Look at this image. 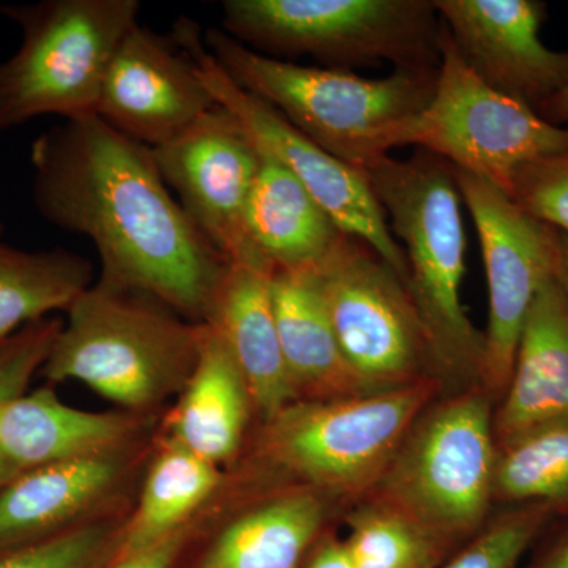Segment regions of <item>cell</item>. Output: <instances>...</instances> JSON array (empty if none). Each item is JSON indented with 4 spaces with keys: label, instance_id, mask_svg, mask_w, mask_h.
Segmentation results:
<instances>
[{
    "label": "cell",
    "instance_id": "1",
    "mask_svg": "<svg viewBox=\"0 0 568 568\" xmlns=\"http://www.w3.org/2000/svg\"><path fill=\"white\" fill-rule=\"evenodd\" d=\"M31 163L37 211L91 239L100 278L151 295L192 323L212 320L230 263L174 200L151 148L91 115L41 133Z\"/></svg>",
    "mask_w": 568,
    "mask_h": 568
},
{
    "label": "cell",
    "instance_id": "2",
    "mask_svg": "<svg viewBox=\"0 0 568 568\" xmlns=\"http://www.w3.org/2000/svg\"><path fill=\"white\" fill-rule=\"evenodd\" d=\"M365 178L405 252L407 290L440 377L446 386L481 387L485 335L462 302L466 235L455 168L418 149L407 160L386 156Z\"/></svg>",
    "mask_w": 568,
    "mask_h": 568
},
{
    "label": "cell",
    "instance_id": "3",
    "mask_svg": "<svg viewBox=\"0 0 568 568\" xmlns=\"http://www.w3.org/2000/svg\"><path fill=\"white\" fill-rule=\"evenodd\" d=\"M65 313L40 375L51 386L78 381L141 416L182 394L207 331L151 295L102 278Z\"/></svg>",
    "mask_w": 568,
    "mask_h": 568
},
{
    "label": "cell",
    "instance_id": "4",
    "mask_svg": "<svg viewBox=\"0 0 568 568\" xmlns=\"http://www.w3.org/2000/svg\"><path fill=\"white\" fill-rule=\"evenodd\" d=\"M204 43L235 84L364 175L388 156L396 126L425 110L439 73L395 69L386 78L368 80L345 69H317L261 54L216 28L205 32Z\"/></svg>",
    "mask_w": 568,
    "mask_h": 568
},
{
    "label": "cell",
    "instance_id": "5",
    "mask_svg": "<svg viewBox=\"0 0 568 568\" xmlns=\"http://www.w3.org/2000/svg\"><path fill=\"white\" fill-rule=\"evenodd\" d=\"M437 377L349 398L297 399L264 422L257 457L332 503L372 495L422 413L444 395Z\"/></svg>",
    "mask_w": 568,
    "mask_h": 568
},
{
    "label": "cell",
    "instance_id": "6",
    "mask_svg": "<svg viewBox=\"0 0 568 568\" xmlns=\"http://www.w3.org/2000/svg\"><path fill=\"white\" fill-rule=\"evenodd\" d=\"M495 398L484 387L435 399L366 499L394 508L454 549L487 526L495 504Z\"/></svg>",
    "mask_w": 568,
    "mask_h": 568
},
{
    "label": "cell",
    "instance_id": "7",
    "mask_svg": "<svg viewBox=\"0 0 568 568\" xmlns=\"http://www.w3.org/2000/svg\"><path fill=\"white\" fill-rule=\"evenodd\" d=\"M138 0H41L0 6L21 44L0 62V133L41 118L97 115L119 44L140 24Z\"/></svg>",
    "mask_w": 568,
    "mask_h": 568
},
{
    "label": "cell",
    "instance_id": "8",
    "mask_svg": "<svg viewBox=\"0 0 568 568\" xmlns=\"http://www.w3.org/2000/svg\"><path fill=\"white\" fill-rule=\"evenodd\" d=\"M223 31L261 54L313 55L331 69L392 62L439 69L432 0H226Z\"/></svg>",
    "mask_w": 568,
    "mask_h": 568
},
{
    "label": "cell",
    "instance_id": "9",
    "mask_svg": "<svg viewBox=\"0 0 568 568\" xmlns=\"http://www.w3.org/2000/svg\"><path fill=\"white\" fill-rule=\"evenodd\" d=\"M439 43L436 91L425 110L396 126L390 149L416 145L508 196L523 164L568 151V129L485 84L463 61L443 21Z\"/></svg>",
    "mask_w": 568,
    "mask_h": 568
},
{
    "label": "cell",
    "instance_id": "10",
    "mask_svg": "<svg viewBox=\"0 0 568 568\" xmlns=\"http://www.w3.org/2000/svg\"><path fill=\"white\" fill-rule=\"evenodd\" d=\"M315 274L339 349L368 386L443 381L406 283L368 245L346 235Z\"/></svg>",
    "mask_w": 568,
    "mask_h": 568
},
{
    "label": "cell",
    "instance_id": "11",
    "mask_svg": "<svg viewBox=\"0 0 568 568\" xmlns=\"http://www.w3.org/2000/svg\"><path fill=\"white\" fill-rule=\"evenodd\" d=\"M173 39L196 65L212 99L244 125L260 152L286 168L343 233L368 245L407 286L405 252L365 175L308 140L274 106L235 84L201 41L194 22L178 21Z\"/></svg>",
    "mask_w": 568,
    "mask_h": 568
},
{
    "label": "cell",
    "instance_id": "12",
    "mask_svg": "<svg viewBox=\"0 0 568 568\" xmlns=\"http://www.w3.org/2000/svg\"><path fill=\"white\" fill-rule=\"evenodd\" d=\"M455 178L476 224L487 272L489 306L481 387L496 402L510 381L530 305L558 271L560 234L523 211L493 183L457 170Z\"/></svg>",
    "mask_w": 568,
    "mask_h": 568
},
{
    "label": "cell",
    "instance_id": "13",
    "mask_svg": "<svg viewBox=\"0 0 568 568\" xmlns=\"http://www.w3.org/2000/svg\"><path fill=\"white\" fill-rule=\"evenodd\" d=\"M152 151L183 211L227 263L274 271L250 242L244 222L263 153L234 114L216 104Z\"/></svg>",
    "mask_w": 568,
    "mask_h": 568
},
{
    "label": "cell",
    "instance_id": "14",
    "mask_svg": "<svg viewBox=\"0 0 568 568\" xmlns=\"http://www.w3.org/2000/svg\"><path fill=\"white\" fill-rule=\"evenodd\" d=\"M215 106L196 65L174 39L138 24L112 58L97 115L125 136L156 149Z\"/></svg>",
    "mask_w": 568,
    "mask_h": 568
},
{
    "label": "cell",
    "instance_id": "15",
    "mask_svg": "<svg viewBox=\"0 0 568 568\" xmlns=\"http://www.w3.org/2000/svg\"><path fill=\"white\" fill-rule=\"evenodd\" d=\"M463 61L485 84L538 110L568 85V51L540 40L545 6L536 0H436Z\"/></svg>",
    "mask_w": 568,
    "mask_h": 568
},
{
    "label": "cell",
    "instance_id": "16",
    "mask_svg": "<svg viewBox=\"0 0 568 568\" xmlns=\"http://www.w3.org/2000/svg\"><path fill=\"white\" fill-rule=\"evenodd\" d=\"M136 446L36 467L0 487V555L50 540L115 514L144 462Z\"/></svg>",
    "mask_w": 568,
    "mask_h": 568
},
{
    "label": "cell",
    "instance_id": "17",
    "mask_svg": "<svg viewBox=\"0 0 568 568\" xmlns=\"http://www.w3.org/2000/svg\"><path fill=\"white\" fill-rule=\"evenodd\" d=\"M564 424H568V297L555 276L530 305L493 428L497 448H503L538 429Z\"/></svg>",
    "mask_w": 568,
    "mask_h": 568
},
{
    "label": "cell",
    "instance_id": "18",
    "mask_svg": "<svg viewBox=\"0 0 568 568\" xmlns=\"http://www.w3.org/2000/svg\"><path fill=\"white\" fill-rule=\"evenodd\" d=\"M152 417L67 406L51 384L0 407V452L14 473L144 443Z\"/></svg>",
    "mask_w": 568,
    "mask_h": 568
},
{
    "label": "cell",
    "instance_id": "19",
    "mask_svg": "<svg viewBox=\"0 0 568 568\" xmlns=\"http://www.w3.org/2000/svg\"><path fill=\"white\" fill-rule=\"evenodd\" d=\"M272 274L257 265L230 264L209 321L226 339L263 424L298 399L276 331Z\"/></svg>",
    "mask_w": 568,
    "mask_h": 568
},
{
    "label": "cell",
    "instance_id": "20",
    "mask_svg": "<svg viewBox=\"0 0 568 568\" xmlns=\"http://www.w3.org/2000/svg\"><path fill=\"white\" fill-rule=\"evenodd\" d=\"M335 503L304 487L264 497L230 519L190 568H302Z\"/></svg>",
    "mask_w": 568,
    "mask_h": 568
},
{
    "label": "cell",
    "instance_id": "21",
    "mask_svg": "<svg viewBox=\"0 0 568 568\" xmlns=\"http://www.w3.org/2000/svg\"><path fill=\"white\" fill-rule=\"evenodd\" d=\"M271 295L284 364L298 399L377 392L351 368L339 349L315 272L275 271Z\"/></svg>",
    "mask_w": 568,
    "mask_h": 568
},
{
    "label": "cell",
    "instance_id": "22",
    "mask_svg": "<svg viewBox=\"0 0 568 568\" xmlns=\"http://www.w3.org/2000/svg\"><path fill=\"white\" fill-rule=\"evenodd\" d=\"M168 417L171 439L196 457L222 467L244 446L252 396L226 339L207 323L200 357Z\"/></svg>",
    "mask_w": 568,
    "mask_h": 568
},
{
    "label": "cell",
    "instance_id": "23",
    "mask_svg": "<svg viewBox=\"0 0 568 568\" xmlns=\"http://www.w3.org/2000/svg\"><path fill=\"white\" fill-rule=\"evenodd\" d=\"M244 222L250 242L274 272H316L347 235L286 168L265 155Z\"/></svg>",
    "mask_w": 568,
    "mask_h": 568
},
{
    "label": "cell",
    "instance_id": "24",
    "mask_svg": "<svg viewBox=\"0 0 568 568\" xmlns=\"http://www.w3.org/2000/svg\"><path fill=\"white\" fill-rule=\"evenodd\" d=\"M222 480L220 467L168 437L148 467L136 508L126 517L119 555L149 547L193 525L194 515Z\"/></svg>",
    "mask_w": 568,
    "mask_h": 568
},
{
    "label": "cell",
    "instance_id": "25",
    "mask_svg": "<svg viewBox=\"0 0 568 568\" xmlns=\"http://www.w3.org/2000/svg\"><path fill=\"white\" fill-rule=\"evenodd\" d=\"M93 284V264L52 248L26 252L0 242V339L24 325L67 312Z\"/></svg>",
    "mask_w": 568,
    "mask_h": 568
},
{
    "label": "cell",
    "instance_id": "26",
    "mask_svg": "<svg viewBox=\"0 0 568 568\" xmlns=\"http://www.w3.org/2000/svg\"><path fill=\"white\" fill-rule=\"evenodd\" d=\"M345 541L357 568H440L454 549L413 519L372 499L347 511Z\"/></svg>",
    "mask_w": 568,
    "mask_h": 568
},
{
    "label": "cell",
    "instance_id": "27",
    "mask_svg": "<svg viewBox=\"0 0 568 568\" xmlns=\"http://www.w3.org/2000/svg\"><path fill=\"white\" fill-rule=\"evenodd\" d=\"M495 503H544L556 514L568 510V424L497 448Z\"/></svg>",
    "mask_w": 568,
    "mask_h": 568
},
{
    "label": "cell",
    "instance_id": "28",
    "mask_svg": "<svg viewBox=\"0 0 568 568\" xmlns=\"http://www.w3.org/2000/svg\"><path fill=\"white\" fill-rule=\"evenodd\" d=\"M126 515L112 514L0 555V568H106L121 551Z\"/></svg>",
    "mask_w": 568,
    "mask_h": 568
},
{
    "label": "cell",
    "instance_id": "29",
    "mask_svg": "<svg viewBox=\"0 0 568 568\" xmlns=\"http://www.w3.org/2000/svg\"><path fill=\"white\" fill-rule=\"evenodd\" d=\"M556 511L544 503L523 504L491 521L440 568H518L525 552Z\"/></svg>",
    "mask_w": 568,
    "mask_h": 568
},
{
    "label": "cell",
    "instance_id": "30",
    "mask_svg": "<svg viewBox=\"0 0 568 568\" xmlns=\"http://www.w3.org/2000/svg\"><path fill=\"white\" fill-rule=\"evenodd\" d=\"M508 196L538 222L568 235V151L523 164Z\"/></svg>",
    "mask_w": 568,
    "mask_h": 568
},
{
    "label": "cell",
    "instance_id": "31",
    "mask_svg": "<svg viewBox=\"0 0 568 568\" xmlns=\"http://www.w3.org/2000/svg\"><path fill=\"white\" fill-rule=\"evenodd\" d=\"M194 529L193 523L149 547L119 555L106 568H179L193 544Z\"/></svg>",
    "mask_w": 568,
    "mask_h": 568
},
{
    "label": "cell",
    "instance_id": "32",
    "mask_svg": "<svg viewBox=\"0 0 568 568\" xmlns=\"http://www.w3.org/2000/svg\"><path fill=\"white\" fill-rule=\"evenodd\" d=\"M29 384H31V379H29L24 366L10 355L0 354V407L7 405L11 399L24 395ZM17 476L13 467L0 452V487L9 484L11 478Z\"/></svg>",
    "mask_w": 568,
    "mask_h": 568
},
{
    "label": "cell",
    "instance_id": "33",
    "mask_svg": "<svg viewBox=\"0 0 568 568\" xmlns=\"http://www.w3.org/2000/svg\"><path fill=\"white\" fill-rule=\"evenodd\" d=\"M302 568H357L345 538L328 529L310 551Z\"/></svg>",
    "mask_w": 568,
    "mask_h": 568
},
{
    "label": "cell",
    "instance_id": "34",
    "mask_svg": "<svg viewBox=\"0 0 568 568\" xmlns=\"http://www.w3.org/2000/svg\"><path fill=\"white\" fill-rule=\"evenodd\" d=\"M528 568H568V530Z\"/></svg>",
    "mask_w": 568,
    "mask_h": 568
},
{
    "label": "cell",
    "instance_id": "35",
    "mask_svg": "<svg viewBox=\"0 0 568 568\" xmlns=\"http://www.w3.org/2000/svg\"><path fill=\"white\" fill-rule=\"evenodd\" d=\"M537 114L552 125L560 126V123H568V85L555 97L541 104Z\"/></svg>",
    "mask_w": 568,
    "mask_h": 568
},
{
    "label": "cell",
    "instance_id": "36",
    "mask_svg": "<svg viewBox=\"0 0 568 568\" xmlns=\"http://www.w3.org/2000/svg\"><path fill=\"white\" fill-rule=\"evenodd\" d=\"M556 280H558L562 290L566 291L568 297V235L560 234L559 263L556 271Z\"/></svg>",
    "mask_w": 568,
    "mask_h": 568
},
{
    "label": "cell",
    "instance_id": "37",
    "mask_svg": "<svg viewBox=\"0 0 568 568\" xmlns=\"http://www.w3.org/2000/svg\"><path fill=\"white\" fill-rule=\"evenodd\" d=\"M2 233H3V226H2V224H0V237H2Z\"/></svg>",
    "mask_w": 568,
    "mask_h": 568
}]
</instances>
